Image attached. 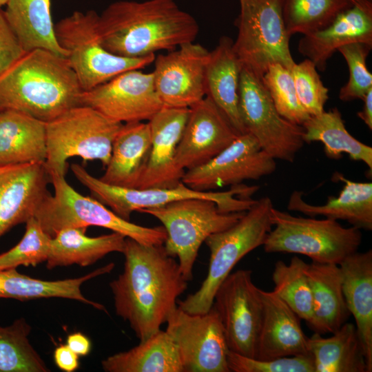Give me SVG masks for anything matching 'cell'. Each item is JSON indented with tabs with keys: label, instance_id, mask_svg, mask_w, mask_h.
I'll return each mask as SVG.
<instances>
[{
	"label": "cell",
	"instance_id": "cell-1",
	"mask_svg": "<svg viewBox=\"0 0 372 372\" xmlns=\"http://www.w3.org/2000/svg\"><path fill=\"white\" fill-rule=\"evenodd\" d=\"M122 254L123 271L110 283L115 311L143 341L166 323L188 281L163 245H146L125 238Z\"/></svg>",
	"mask_w": 372,
	"mask_h": 372
},
{
	"label": "cell",
	"instance_id": "cell-2",
	"mask_svg": "<svg viewBox=\"0 0 372 372\" xmlns=\"http://www.w3.org/2000/svg\"><path fill=\"white\" fill-rule=\"evenodd\" d=\"M98 30L109 52L139 58L194 42L199 26L174 0H125L112 3L99 15Z\"/></svg>",
	"mask_w": 372,
	"mask_h": 372
},
{
	"label": "cell",
	"instance_id": "cell-3",
	"mask_svg": "<svg viewBox=\"0 0 372 372\" xmlns=\"http://www.w3.org/2000/svg\"><path fill=\"white\" fill-rule=\"evenodd\" d=\"M82 92L66 57L37 48L0 76V111L16 110L47 123L80 105Z\"/></svg>",
	"mask_w": 372,
	"mask_h": 372
},
{
	"label": "cell",
	"instance_id": "cell-4",
	"mask_svg": "<svg viewBox=\"0 0 372 372\" xmlns=\"http://www.w3.org/2000/svg\"><path fill=\"white\" fill-rule=\"evenodd\" d=\"M273 207L268 196L256 200L234 225L205 240L210 251L207 274L196 291L177 301L179 308L189 313H204L211 308L217 289L236 265L249 252L263 245L273 227Z\"/></svg>",
	"mask_w": 372,
	"mask_h": 372
},
{
	"label": "cell",
	"instance_id": "cell-5",
	"mask_svg": "<svg viewBox=\"0 0 372 372\" xmlns=\"http://www.w3.org/2000/svg\"><path fill=\"white\" fill-rule=\"evenodd\" d=\"M48 174L54 194L45 197L34 217L50 237L67 227L96 226L143 245L164 244L167 232L163 226L149 227L125 220L93 197L77 192L67 183L65 176L54 173Z\"/></svg>",
	"mask_w": 372,
	"mask_h": 372
},
{
	"label": "cell",
	"instance_id": "cell-6",
	"mask_svg": "<svg viewBox=\"0 0 372 372\" xmlns=\"http://www.w3.org/2000/svg\"><path fill=\"white\" fill-rule=\"evenodd\" d=\"M273 226L263 244L266 253L298 254L312 262L339 265L358 251L361 229L345 227L338 220L296 216L271 209Z\"/></svg>",
	"mask_w": 372,
	"mask_h": 372
},
{
	"label": "cell",
	"instance_id": "cell-7",
	"mask_svg": "<svg viewBox=\"0 0 372 372\" xmlns=\"http://www.w3.org/2000/svg\"><path fill=\"white\" fill-rule=\"evenodd\" d=\"M123 124L85 105L74 107L47 122L44 166L48 173L65 176L67 160L73 156L83 161L99 160L105 167Z\"/></svg>",
	"mask_w": 372,
	"mask_h": 372
},
{
	"label": "cell",
	"instance_id": "cell-8",
	"mask_svg": "<svg viewBox=\"0 0 372 372\" xmlns=\"http://www.w3.org/2000/svg\"><path fill=\"white\" fill-rule=\"evenodd\" d=\"M99 15L94 10L74 11L54 25L56 41L67 53V59L83 91L90 90L123 72L144 68L155 59V54L126 58L109 52L99 35Z\"/></svg>",
	"mask_w": 372,
	"mask_h": 372
},
{
	"label": "cell",
	"instance_id": "cell-9",
	"mask_svg": "<svg viewBox=\"0 0 372 372\" xmlns=\"http://www.w3.org/2000/svg\"><path fill=\"white\" fill-rule=\"evenodd\" d=\"M138 211L155 217L163 224L167 232L163 246L169 256L178 258L180 271L189 282L203 242L211 234L234 225L246 211L223 213L214 200L187 198Z\"/></svg>",
	"mask_w": 372,
	"mask_h": 372
},
{
	"label": "cell",
	"instance_id": "cell-10",
	"mask_svg": "<svg viewBox=\"0 0 372 372\" xmlns=\"http://www.w3.org/2000/svg\"><path fill=\"white\" fill-rule=\"evenodd\" d=\"M71 170L77 180L90 190L94 198L127 220H130L133 211L187 198L214 200L223 213L245 211L256 202L249 196L258 188L240 184L231 186L227 192H200L191 189L183 182L173 188H125L103 183L76 163L71 165Z\"/></svg>",
	"mask_w": 372,
	"mask_h": 372
},
{
	"label": "cell",
	"instance_id": "cell-11",
	"mask_svg": "<svg viewBox=\"0 0 372 372\" xmlns=\"http://www.w3.org/2000/svg\"><path fill=\"white\" fill-rule=\"evenodd\" d=\"M238 34L234 50L242 66L262 78L269 65L291 69L296 63L289 49L281 0H238Z\"/></svg>",
	"mask_w": 372,
	"mask_h": 372
},
{
	"label": "cell",
	"instance_id": "cell-12",
	"mask_svg": "<svg viewBox=\"0 0 372 372\" xmlns=\"http://www.w3.org/2000/svg\"><path fill=\"white\" fill-rule=\"evenodd\" d=\"M239 112L247 132L275 160L292 163L302 149L303 127L277 111L262 79L242 67L239 84Z\"/></svg>",
	"mask_w": 372,
	"mask_h": 372
},
{
	"label": "cell",
	"instance_id": "cell-13",
	"mask_svg": "<svg viewBox=\"0 0 372 372\" xmlns=\"http://www.w3.org/2000/svg\"><path fill=\"white\" fill-rule=\"evenodd\" d=\"M166 324L165 331L177 347L183 372H230L229 349L213 305L204 313H189L177 306Z\"/></svg>",
	"mask_w": 372,
	"mask_h": 372
},
{
	"label": "cell",
	"instance_id": "cell-14",
	"mask_svg": "<svg viewBox=\"0 0 372 372\" xmlns=\"http://www.w3.org/2000/svg\"><path fill=\"white\" fill-rule=\"evenodd\" d=\"M252 271L231 272L214 295L213 306L220 318L229 349L255 358L262 318L260 289L252 281Z\"/></svg>",
	"mask_w": 372,
	"mask_h": 372
},
{
	"label": "cell",
	"instance_id": "cell-15",
	"mask_svg": "<svg viewBox=\"0 0 372 372\" xmlns=\"http://www.w3.org/2000/svg\"><path fill=\"white\" fill-rule=\"evenodd\" d=\"M276 161L263 151L250 133L240 134L206 163L185 172L182 182L192 189L209 192L227 185L258 180L271 174Z\"/></svg>",
	"mask_w": 372,
	"mask_h": 372
},
{
	"label": "cell",
	"instance_id": "cell-16",
	"mask_svg": "<svg viewBox=\"0 0 372 372\" xmlns=\"http://www.w3.org/2000/svg\"><path fill=\"white\" fill-rule=\"evenodd\" d=\"M79 103L122 123L149 121L163 106L155 90L152 72L136 69L83 91Z\"/></svg>",
	"mask_w": 372,
	"mask_h": 372
},
{
	"label": "cell",
	"instance_id": "cell-17",
	"mask_svg": "<svg viewBox=\"0 0 372 372\" xmlns=\"http://www.w3.org/2000/svg\"><path fill=\"white\" fill-rule=\"evenodd\" d=\"M209 52L194 42L155 56L152 72L163 106L190 107L205 96V68Z\"/></svg>",
	"mask_w": 372,
	"mask_h": 372
},
{
	"label": "cell",
	"instance_id": "cell-18",
	"mask_svg": "<svg viewBox=\"0 0 372 372\" xmlns=\"http://www.w3.org/2000/svg\"><path fill=\"white\" fill-rule=\"evenodd\" d=\"M240 134L208 96L189 107L176 163L187 170L202 165L227 147Z\"/></svg>",
	"mask_w": 372,
	"mask_h": 372
},
{
	"label": "cell",
	"instance_id": "cell-19",
	"mask_svg": "<svg viewBox=\"0 0 372 372\" xmlns=\"http://www.w3.org/2000/svg\"><path fill=\"white\" fill-rule=\"evenodd\" d=\"M189 112V107L163 106L148 121L151 151L136 189L173 188L182 183L185 171L177 166L176 154Z\"/></svg>",
	"mask_w": 372,
	"mask_h": 372
},
{
	"label": "cell",
	"instance_id": "cell-20",
	"mask_svg": "<svg viewBox=\"0 0 372 372\" xmlns=\"http://www.w3.org/2000/svg\"><path fill=\"white\" fill-rule=\"evenodd\" d=\"M44 164L0 166V238L14 226L25 223L50 193Z\"/></svg>",
	"mask_w": 372,
	"mask_h": 372
},
{
	"label": "cell",
	"instance_id": "cell-21",
	"mask_svg": "<svg viewBox=\"0 0 372 372\" xmlns=\"http://www.w3.org/2000/svg\"><path fill=\"white\" fill-rule=\"evenodd\" d=\"M372 45V1L353 0L351 6L341 12L324 28L304 34L298 50L311 60L320 71L326 69L328 60L344 45L353 43Z\"/></svg>",
	"mask_w": 372,
	"mask_h": 372
},
{
	"label": "cell",
	"instance_id": "cell-22",
	"mask_svg": "<svg viewBox=\"0 0 372 372\" xmlns=\"http://www.w3.org/2000/svg\"><path fill=\"white\" fill-rule=\"evenodd\" d=\"M260 293L263 311L254 358L311 355L298 316L273 291Z\"/></svg>",
	"mask_w": 372,
	"mask_h": 372
},
{
	"label": "cell",
	"instance_id": "cell-23",
	"mask_svg": "<svg viewBox=\"0 0 372 372\" xmlns=\"http://www.w3.org/2000/svg\"><path fill=\"white\" fill-rule=\"evenodd\" d=\"M344 299L353 315L368 372L372 371V250L356 251L339 265Z\"/></svg>",
	"mask_w": 372,
	"mask_h": 372
},
{
	"label": "cell",
	"instance_id": "cell-24",
	"mask_svg": "<svg viewBox=\"0 0 372 372\" xmlns=\"http://www.w3.org/2000/svg\"><path fill=\"white\" fill-rule=\"evenodd\" d=\"M333 180L344 183L338 196H328L324 205H313L302 198V192L294 191L289 199L287 209L309 217L322 216L344 220L360 229L371 231L372 183L353 181L339 172L333 174Z\"/></svg>",
	"mask_w": 372,
	"mask_h": 372
},
{
	"label": "cell",
	"instance_id": "cell-25",
	"mask_svg": "<svg viewBox=\"0 0 372 372\" xmlns=\"http://www.w3.org/2000/svg\"><path fill=\"white\" fill-rule=\"evenodd\" d=\"M152 147L149 123H123L112 144L111 157L99 179L120 187L136 189Z\"/></svg>",
	"mask_w": 372,
	"mask_h": 372
},
{
	"label": "cell",
	"instance_id": "cell-26",
	"mask_svg": "<svg viewBox=\"0 0 372 372\" xmlns=\"http://www.w3.org/2000/svg\"><path fill=\"white\" fill-rule=\"evenodd\" d=\"M233 41L222 37L209 52L205 68V96L210 98L240 134L246 133L239 112V84L242 64Z\"/></svg>",
	"mask_w": 372,
	"mask_h": 372
},
{
	"label": "cell",
	"instance_id": "cell-27",
	"mask_svg": "<svg viewBox=\"0 0 372 372\" xmlns=\"http://www.w3.org/2000/svg\"><path fill=\"white\" fill-rule=\"evenodd\" d=\"M305 271L313 300V317L307 325L314 333H332L351 315L343 293L340 267L311 262L307 264Z\"/></svg>",
	"mask_w": 372,
	"mask_h": 372
},
{
	"label": "cell",
	"instance_id": "cell-28",
	"mask_svg": "<svg viewBox=\"0 0 372 372\" xmlns=\"http://www.w3.org/2000/svg\"><path fill=\"white\" fill-rule=\"evenodd\" d=\"M46 157V123L19 111H0V166L44 164Z\"/></svg>",
	"mask_w": 372,
	"mask_h": 372
},
{
	"label": "cell",
	"instance_id": "cell-29",
	"mask_svg": "<svg viewBox=\"0 0 372 372\" xmlns=\"http://www.w3.org/2000/svg\"><path fill=\"white\" fill-rule=\"evenodd\" d=\"M114 267V264L111 262L83 276L59 280L33 278L19 273L16 269L0 270V298L19 300L50 298H68L106 311L103 304L86 298L83 295L81 287L87 280L110 273Z\"/></svg>",
	"mask_w": 372,
	"mask_h": 372
},
{
	"label": "cell",
	"instance_id": "cell-30",
	"mask_svg": "<svg viewBox=\"0 0 372 372\" xmlns=\"http://www.w3.org/2000/svg\"><path fill=\"white\" fill-rule=\"evenodd\" d=\"M87 227H67L51 238L46 267L51 269L57 267L77 265L86 267L112 252L123 253L125 238L112 232L97 237H89Z\"/></svg>",
	"mask_w": 372,
	"mask_h": 372
},
{
	"label": "cell",
	"instance_id": "cell-31",
	"mask_svg": "<svg viewBox=\"0 0 372 372\" xmlns=\"http://www.w3.org/2000/svg\"><path fill=\"white\" fill-rule=\"evenodd\" d=\"M50 7L51 0H8L3 11L25 52L45 49L67 58L55 37Z\"/></svg>",
	"mask_w": 372,
	"mask_h": 372
},
{
	"label": "cell",
	"instance_id": "cell-32",
	"mask_svg": "<svg viewBox=\"0 0 372 372\" xmlns=\"http://www.w3.org/2000/svg\"><path fill=\"white\" fill-rule=\"evenodd\" d=\"M332 335L308 338L315 372H368L362 346L353 323L345 322Z\"/></svg>",
	"mask_w": 372,
	"mask_h": 372
},
{
	"label": "cell",
	"instance_id": "cell-33",
	"mask_svg": "<svg viewBox=\"0 0 372 372\" xmlns=\"http://www.w3.org/2000/svg\"><path fill=\"white\" fill-rule=\"evenodd\" d=\"M101 366L107 372H183L175 343L161 329L128 351L104 359Z\"/></svg>",
	"mask_w": 372,
	"mask_h": 372
},
{
	"label": "cell",
	"instance_id": "cell-34",
	"mask_svg": "<svg viewBox=\"0 0 372 372\" xmlns=\"http://www.w3.org/2000/svg\"><path fill=\"white\" fill-rule=\"evenodd\" d=\"M302 126L304 143L321 142L329 158L340 159L347 154L351 159L364 163L372 170V147L348 132L337 107L310 116Z\"/></svg>",
	"mask_w": 372,
	"mask_h": 372
},
{
	"label": "cell",
	"instance_id": "cell-35",
	"mask_svg": "<svg viewBox=\"0 0 372 372\" xmlns=\"http://www.w3.org/2000/svg\"><path fill=\"white\" fill-rule=\"evenodd\" d=\"M31 326L25 319L0 326V372H48L45 362L32 346Z\"/></svg>",
	"mask_w": 372,
	"mask_h": 372
},
{
	"label": "cell",
	"instance_id": "cell-36",
	"mask_svg": "<svg viewBox=\"0 0 372 372\" xmlns=\"http://www.w3.org/2000/svg\"><path fill=\"white\" fill-rule=\"evenodd\" d=\"M307 262L293 256L289 264L277 261L272 273L273 291L309 324L313 317V300L305 268Z\"/></svg>",
	"mask_w": 372,
	"mask_h": 372
},
{
	"label": "cell",
	"instance_id": "cell-37",
	"mask_svg": "<svg viewBox=\"0 0 372 372\" xmlns=\"http://www.w3.org/2000/svg\"><path fill=\"white\" fill-rule=\"evenodd\" d=\"M353 0H281L285 25L290 36L307 34L328 25Z\"/></svg>",
	"mask_w": 372,
	"mask_h": 372
},
{
	"label": "cell",
	"instance_id": "cell-38",
	"mask_svg": "<svg viewBox=\"0 0 372 372\" xmlns=\"http://www.w3.org/2000/svg\"><path fill=\"white\" fill-rule=\"evenodd\" d=\"M261 79L277 111L283 118L302 125L310 117L299 102L291 69L280 64H272Z\"/></svg>",
	"mask_w": 372,
	"mask_h": 372
},
{
	"label": "cell",
	"instance_id": "cell-39",
	"mask_svg": "<svg viewBox=\"0 0 372 372\" xmlns=\"http://www.w3.org/2000/svg\"><path fill=\"white\" fill-rule=\"evenodd\" d=\"M51 238L33 216L25 223V231L19 242L0 254V270L19 266H36L46 262Z\"/></svg>",
	"mask_w": 372,
	"mask_h": 372
},
{
	"label": "cell",
	"instance_id": "cell-40",
	"mask_svg": "<svg viewBox=\"0 0 372 372\" xmlns=\"http://www.w3.org/2000/svg\"><path fill=\"white\" fill-rule=\"evenodd\" d=\"M371 48L372 45L357 42L347 44L338 50L345 59L349 70V80L339 92L341 101L362 99L372 88V74L366 64Z\"/></svg>",
	"mask_w": 372,
	"mask_h": 372
},
{
	"label": "cell",
	"instance_id": "cell-41",
	"mask_svg": "<svg viewBox=\"0 0 372 372\" xmlns=\"http://www.w3.org/2000/svg\"><path fill=\"white\" fill-rule=\"evenodd\" d=\"M295 88L302 107L310 116L321 114L329 99V90L318 73L315 64L306 59L291 68Z\"/></svg>",
	"mask_w": 372,
	"mask_h": 372
},
{
	"label": "cell",
	"instance_id": "cell-42",
	"mask_svg": "<svg viewBox=\"0 0 372 372\" xmlns=\"http://www.w3.org/2000/svg\"><path fill=\"white\" fill-rule=\"evenodd\" d=\"M227 364L232 372H315L311 355L260 360L229 351Z\"/></svg>",
	"mask_w": 372,
	"mask_h": 372
},
{
	"label": "cell",
	"instance_id": "cell-43",
	"mask_svg": "<svg viewBox=\"0 0 372 372\" xmlns=\"http://www.w3.org/2000/svg\"><path fill=\"white\" fill-rule=\"evenodd\" d=\"M25 53L4 11L0 8V76Z\"/></svg>",
	"mask_w": 372,
	"mask_h": 372
},
{
	"label": "cell",
	"instance_id": "cell-44",
	"mask_svg": "<svg viewBox=\"0 0 372 372\" xmlns=\"http://www.w3.org/2000/svg\"><path fill=\"white\" fill-rule=\"evenodd\" d=\"M54 360L58 368L65 372H72L79 366V355L67 344H61L56 348Z\"/></svg>",
	"mask_w": 372,
	"mask_h": 372
},
{
	"label": "cell",
	"instance_id": "cell-45",
	"mask_svg": "<svg viewBox=\"0 0 372 372\" xmlns=\"http://www.w3.org/2000/svg\"><path fill=\"white\" fill-rule=\"evenodd\" d=\"M66 344L79 356L87 355L92 347L90 339L81 332H75L68 335Z\"/></svg>",
	"mask_w": 372,
	"mask_h": 372
},
{
	"label": "cell",
	"instance_id": "cell-46",
	"mask_svg": "<svg viewBox=\"0 0 372 372\" xmlns=\"http://www.w3.org/2000/svg\"><path fill=\"white\" fill-rule=\"evenodd\" d=\"M362 110L358 112V116L366 125L370 130H372V88L370 89L364 98Z\"/></svg>",
	"mask_w": 372,
	"mask_h": 372
},
{
	"label": "cell",
	"instance_id": "cell-47",
	"mask_svg": "<svg viewBox=\"0 0 372 372\" xmlns=\"http://www.w3.org/2000/svg\"><path fill=\"white\" fill-rule=\"evenodd\" d=\"M7 1L8 0H0V8L2 6H6Z\"/></svg>",
	"mask_w": 372,
	"mask_h": 372
}]
</instances>
